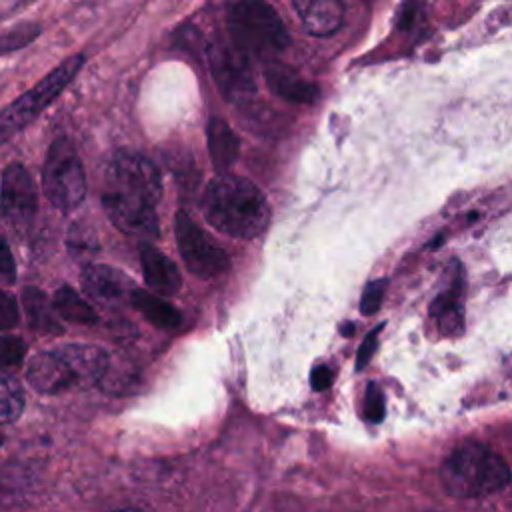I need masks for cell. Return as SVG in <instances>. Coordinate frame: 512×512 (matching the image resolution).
<instances>
[{
	"mask_svg": "<svg viewBox=\"0 0 512 512\" xmlns=\"http://www.w3.org/2000/svg\"><path fill=\"white\" fill-rule=\"evenodd\" d=\"M454 276L442 292L430 304V316L436 320L440 332L448 338H456L464 330V310H462V270L456 264Z\"/></svg>",
	"mask_w": 512,
	"mask_h": 512,
	"instance_id": "8fae6325",
	"label": "cell"
},
{
	"mask_svg": "<svg viewBox=\"0 0 512 512\" xmlns=\"http://www.w3.org/2000/svg\"><path fill=\"white\" fill-rule=\"evenodd\" d=\"M228 30L238 48L248 58L272 60L290 42L288 30L278 12L266 0H240L230 8Z\"/></svg>",
	"mask_w": 512,
	"mask_h": 512,
	"instance_id": "277c9868",
	"label": "cell"
},
{
	"mask_svg": "<svg viewBox=\"0 0 512 512\" xmlns=\"http://www.w3.org/2000/svg\"><path fill=\"white\" fill-rule=\"evenodd\" d=\"M130 304L156 328L162 330H176L182 324V316L178 312V308H174L168 300L150 294L146 290L134 288L130 294Z\"/></svg>",
	"mask_w": 512,
	"mask_h": 512,
	"instance_id": "ac0fdd59",
	"label": "cell"
},
{
	"mask_svg": "<svg viewBox=\"0 0 512 512\" xmlns=\"http://www.w3.org/2000/svg\"><path fill=\"white\" fill-rule=\"evenodd\" d=\"M52 306H54L56 314L68 322H74V324H96L98 322L96 310L72 286H66V284L60 286L54 292Z\"/></svg>",
	"mask_w": 512,
	"mask_h": 512,
	"instance_id": "d6986e66",
	"label": "cell"
},
{
	"mask_svg": "<svg viewBox=\"0 0 512 512\" xmlns=\"http://www.w3.org/2000/svg\"><path fill=\"white\" fill-rule=\"evenodd\" d=\"M204 218L220 232L252 240L260 236L270 222V206L256 184L240 176L214 178L202 196Z\"/></svg>",
	"mask_w": 512,
	"mask_h": 512,
	"instance_id": "7a4b0ae2",
	"label": "cell"
},
{
	"mask_svg": "<svg viewBox=\"0 0 512 512\" xmlns=\"http://www.w3.org/2000/svg\"><path fill=\"white\" fill-rule=\"evenodd\" d=\"M210 74L230 102H244L256 94V82L250 58L234 46L214 42L206 48Z\"/></svg>",
	"mask_w": 512,
	"mask_h": 512,
	"instance_id": "9c48e42d",
	"label": "cell"
},
{
	"mask_svg": "<svg viewBox=\"0 0 512 512\" xmlns=\"http://www.w3.org/2000/svg\"><path fill=\"white\" fill-rule=\"evenodd\" d=\"M2 444H4V434L0 432V446H2Z\"/></svg>",
	"mask_w": 512,
	"mask_h": 512,
	"instance_id": "f546056e",
	"label": "cell"
},
{
	"mask_svg": "<svg viewBox=\"0 0 512 512\" xmlns=\"http://www.w3.org/2000/svg\"><path fill=\"white\" fill-rule=\"evenodd\" d=\"M20 312L14 294L0 290V330H10L18 324Z\"/></svg>",
	"mask_w": 512,
	"mask_h": 512,
	"instance_id": "484cf974",
	"label": "cell"
},
{
	"mask_svg": "<svg viewBox=\"0 0 512 512\" xmlns=\"http://www.w3.org/2000/svg\"><path fill=\"white\" fill-rule=\"evenodd\" d=\"M24 410L22 388L16 380L0 376V424H12Z\"/></svg>",
	"mask_w": 512,
	"mask_h": 512,
	"instance_id": "ffe728a7",
	"label": "cell"
},
{
	"mask_svg": "<svg viewBox=\"0 0 512 512\" xmlns=\"http://www.w3.org/2000/svg\"><path fill=\"white\" fill-rule=\"evenodd\" d=\"M40 36V26L34 22H20L0 34V56L16 52Z\"/></svg>",
	"mask_w": 512,
	"mask_h": 512,
	"instance_id": "44dd1931",
	"label": "cell"
},
{
	"mask_svg": "<svg viewBox=\"0 0 512 512\" xmlns=\"http://www.w3.org/2000/svg\"><path fill=\"white\" fill-rule=\"evenodd\" d=\"M26 356V342L12 334L0 336V368H14Z\"/></svg>",
	"mask_w": 512,
	"mask_h": 512,
	"instance_id": "603a6c76",
	"label": "cell"
},
{
	"mask_svg": "<svg viewBox=\"0 0 512 512\" xmlns=\"http://www.w3.org/2000/svg\"><path fill=\"white\" fill-rule=\"evenodd\" d=\"M26 380L40 394H60L80 386L76 370L62 348L34 354L26 368Z\"/></svg>",
	"mask_w": 512,
	"mask_h": 512,
	"instance_id": "30bf717a",
	"label": "cell"
},
{
	"mask_svg": "<svg viewBox=\"0 0 512 512\" xmlns=\"http://www.w3.org/2000/svg\"><path fill=\"white\" fill-rule=\"evenodd\" d=\"M264 78H266L268 88L274 94H278L280 98H284L292 104H314L320 96L316 84L304 80L292 68H286L282 64L270 62L264 70Z\"/></svg>",
	"mask_w": 512,
	"mask_h": 512,
	"instance_id": "5bb4252c",
	"label": "cell"
},
{
	"mask_svg": "<svg viewBox=\"0 0 512 512\" xmlns=\"http://www.w3.org/2000/svg\"><path fill=\"white\" fill-rule=\"evenodd\" d=\"M332 380H334V372H332L330 366H326V364L314 366V370H312V374H310V384H312V388H314L316 392H322V390L330 388V386H332Z\"/></svg>",
	"mask_w": 512,
	"mask_h": 512,
	"instance_id": "f1b7e54d",
	"label": "cell"
},
{
	"mask_svg": "<svg viewBox=\"0 0 512 512\" xmlns=\"http://www.w3.org/2000/svg\"><path fill=\"white\" fill-rule=\"evenodd\" d=\"M16 280V262L6 244L0 236V284H12Z\"/></svg>",
	"mask_w": 512,
	"mask_h": 512,
	"instance_id": "83f0119b",
	"label": "cell"
},
{
	"mask_svg": "<svg viewBox=\"0 0 512 512\" xmlns=\"http://www.w3.org/2000/svg\"><path fill=\"white\" fill-rule=\"evenodd\" d=\"M440 480L444 490L454 498H482L508 486L510 468L486 444L464 442L442 462Z\"/></svg>",
	"mask_w": 512,
	"mask_h": 512,
	"instance_id": "3957f363",
	"label": "cell"
},
{
	"mask_svg": "<svg viewBox=\"0 0 512 512\" xmlns=\"http://www.w3.org/2000/svg\"><path fill=\"white\" fill-rule=\"evenodd\" d=\"M160 196V172L148 158L126 150L112 156L106 168L102 206L120 232L154 240L158 236L156 206Z\"/></svg>",
	"mask_w": 512,
	"mask_h": 512,
	"instance_id": "6da1fadb",
	"label": "cell"
},
{
	"mask_svg": "<svg viewBox=\"0 0 512 512\" xmlns=\"http://www.w3.org/2000/svg\"><path fill=\"white\" fill-rule=\"evenodd\" d=\"M0 212L4 222L16 232L26 234L38 212V192L30 172L12 162L4 168L0 180Z\"/></svg>",
	"mask_w": 512,
	"mask_h": 512,
	"instance_id": "ba28073f",
	"label": "cell"
},
{
	"mask_svg": "<svg viewBox=\"0 0 512 512\" xmlns=\"http://www.w3.org/2000/svg\"><path fill=\"white\" fill-rule=\"evenodd\" d=\"M302 24L312 36L334 34L344 18L340 0H292Z\"/></svg>",
	"mask_w": 512,
	"mask_h": 512,
	"instance_id": "9a60e30c",
	"label": "cell"
},
{
	"mask_svg": "<svg viewBox=\"0 0 512 512\" xmlns=\"http://www.w3.org/2000/svg\"><path fill=\"white\" fill-rule=\"evenodd\" d=\"M22 304H24L26 320L34 332H38V334H62L64 332L60 318L44 290H40L36 286H26L22 290Z\"/></svg>",
	"mask_w": 512,
	"mask_h": 512,
	"instance_id": "2e32d148",
	"label": "cell"
},
{
	"mask_svg": "<svg viewBox=\"0 0 512 512\" xmlns=\"http://www.w3.org/2000/svg\"><path fill=\"white\" fill-rule=\"evenodd\" d=\"M206 142H208V152H210V158H212V164L216 166V170L224 172L236 162V158L240 154V140L224 120L212 118L208 122Z\"/></svg>",
	"mask_w": 512,
	"mask_h": 512,
	"instance_id": "e0dca14e",
	"label": "cell"
},
{
	"mask_svg": "<svg viewBox=\"0 0 512 512\" xmlns=\"http://www.w3.org/2000/svg\"><path fill=\"white\" fill-rule=\"evenodd\" d=\"M84 64L82 54L68 56L54 70H50L44 78H40L32 88L14 98L8 106L0 110V146H4L10 138L22 132L28 124H32L74 80Z\"/></svg>",
	"mask_w": 512,
	"mask_h": 512,
	"instance_id": "5b68a950",
	"label": "cell"
},
{
	"mask_svg": "<svg viewBox=\"0 0 512 512\" xmlns=\"http://www.w3.org/2000/svg\"><path fill=\"white\" fill-rule=\"evenodd\" d=\"M42 190L50 204L60 212H72L86 198L84 166L72 140L66 136L54 138L46 152Z\"/></svg>",
	"mask_w": 512,
	"mask_h": 512,
	"instance_id": "8992f818",
	"label": "cell"
},
{
	"mask_svg": "<svg viewBox=\"0 0 512 512\" xmlns=\"http://www.w3.org/2000/svg\"><path fill=\"white\" fill-rule=\"evenodd\" d=\"M84 290L100 302H120L128 300L136 288L128 276L106 264H86L82 268Z\"/></svg>",
	"mask_w": 512,
	"mask_h": 512,
	"instance_id": "7c38bea8",
	"label": "cell"
},
{
	"mask_svg": "<svg viewBox=\"0 0 512 512\" xmlns=\"http://www.w3.org/2000/svg\"><path fill=\"white\" fill-rule=\"evenodd\" d=\"M68 248L74 256L84 258L98 250V242H96L92 230L84 228L82 224H74L68 232Z\"/></svg>",
	"mask_w": 512,
	"mask_h": 512,
	"instance_id": "7402d4cb",
	"label": "cell"
},
{
	"mask_svg": "<svg viewBox=\"0 0 512 512\" xmlns=\"http://www.w3.org/2000/svg\"><path fill=\"white\" fill-rule=\"evenodd\" d=\"M384 290H386V280H382V278L364 286L362 298H360V312L364 316H370V314L378 312V308L384 300Z\"/></svg>",
	"mask_w": 512,
	"mask_h": 512,
	"instance_id": "d4e9b609",
	"label": "cell"
},
{
	"mask_svg": "<svg viewBox=\"0 0 512 512\" xmlns=\"http://www.w3.org/2000/svg\"><path fill=\"white\" fill-rule=\"evenodd\" d=\"M140 264H142V274H144L146 284L156 294L172 296L180 290L182 278H180L178 266L174 264L172 258H168L158 248L144 244L140 248Z\"/></svg>",
	"mask_w": 512,
	"mask_h": 512,
	"instance_id": "4fadbf2b",
	"label": "cell"
},
{
	"mask_svg": "<svg viewBox=\"0 0 512 512\" xmlns=\"http://www.w3.org/2000/svg\"><path fill=\"white\" fill-rule=\"evenodd\" d=\"M382 328H384V324L374 326V328L366 334V338L362 340V344H360V348H358V354H356V368H358V370H362L366 364H370V360H372V356H374V352H376V348H378V336H380Z\"/></svg>",
	"mask_w": 512,
	"mask_h": 512,
	"instance_id": "4316f807",
	"label": "cell"
},
{
	"mask_svg": "<svg viewBox=\"0 0 512 512\" xmlns=\"http://www.w3.org/2000/svg\"><path fill=\"white\" fill-rule=\"evenodd\" d=\"M174 236L182 260L194 276L212 280L230 268L228 254L182 210L174 216Z\"/></svg>",
	"mask_w": 512,
	"mask_h": 512,
	"instance_id": "52a82bcc",
	"label": "cell"
},
{
	"mask_svg": "<svg viewBox=\"0 0 512 512\" xmlns=\"http://www.w3.org/2000/svg\"><path fill=\"white\" fill-rule=\"evenodd\" d=\"M384 414V394L376 382H370L364 394V418L370 424H380L384 420Z\"/></svg>",
	"mask_w": 512,
	"mask_h": 512,
	"instance_id": "cb8c5ba5",
	"label": "cell"
}]
</instances>
